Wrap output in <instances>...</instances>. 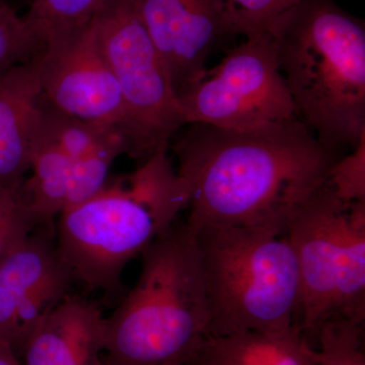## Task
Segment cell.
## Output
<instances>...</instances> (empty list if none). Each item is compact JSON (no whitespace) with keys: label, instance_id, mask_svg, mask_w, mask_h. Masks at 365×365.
<instances>
[{"label":"cell","instance_id":"cell-23","mask_svg":"<svg viewBox=\"0 0 365 365\" xmlns=\"http://www.w3.org/2000/svg\"><path fill=\"white\" fill-rule=\"evenodd\" d=\"M0 365H24L13 347L0 339Z\"/></svg>","mask_w":365,"mask_h":365},{"label":"cell","instance_id":"cell-16","mask_svg":"<svg viewBox=\"0 0 365 365\" xmlns=\"http://www.w3.org/2000/svg\"><path fill=\"white\" fill-rule=\"evenodd\" d=\"M108 0H33L23 16L29 35L40 53L50 41L93 21Z\"/></svg>","mask_w":365,"mask_h":365},{"label":"cell","instance_id":"cell-20","mask_svg":"<svg viewBox=\"0 0 365 365\" xmlns=\"http://www.w3.org/2000/svg\"><path fill=\"white\" fill-rule=\"evenodd\" d=\"M350 155L331 168L328 184L345 202L365 200V134Z\"/></svg>","mask_w":365,"mask_h":365},{"label":"cell","instance_id":"cell-5","mask_svg":"<svg viewBox=\"0 0 365 365\" xmlns=\"http://www.w3.org/2000/svg\"><path fill=\"white\" fill-rule=\"evenodd\" d=\"M192 232L207 297L209 336L279 332L294 325L299 273L287 232L235 227Z\"/></svg>","mask_w":365,"mask_h":365},{"label":"cell","instance_id":"cell-17","mask_svg":"<svg viewBox=\"0 0 365 365\" xmlns=\"http://www.w3.org/2000/svg\"><path fill=\"white\" fill-rule=\"evenodd\" d=\"M311 357L314 365H365L364 325L333 318L322 324Z\"/></svg>","mask_w":365,"mask_h":365},{"label":"cell","instance_id":"cell-8","mask_svg":"<svg viewBox=\"0 0 365 365\" xmlns=\"http://www.w3.org/2000/svg\"><path fill=\"white\" fill-rule=\"evenodd\" d=\"M246 39L178 96L185 125L244 131L299 119L272 36Z\"/></svg>","mask_w":365,"mask_h":365},{"label":"cell","instance_id":"cell-19","mask_svg":"<svg viewBox=\"0 0 365 365\" xmlns=\"http://www.w3.org/2000/svg\"><path fill=\"white\" fill-rule=\"evenodd\" d=\"M38 53L23 16L0 0V76L14 66L31 61Z\"/></svg>","mask_w":365,"mask_h":365},{"label":"cell","instance_id":"cell-1","mask_svg":"<svg viewBox=\"0 0 365 365\" xmlns=\"http://www.w3.org/2000/svg\"><path fill=\"white\" fill-rule=\"evenodd\" d=\"M192 230L205 227L287 230L289 218L326 184L337 150L299 119L251 130L190 124L174 145Z\"/></svg>","mask_w":365,"mask_h":365},{"label":"cell","instance_id":"cell-9","mask_svg":"<svg viewBox=\"0 0 365 365\" xmlns=\"http://www.w3.org/2000/svg\"><path fill=\"white\" fill-rule=\"evenodd\" d=\"M43 95L61 111L123 134L132 155L134 131L116 78L98 44L95 19L55 38L34 58Z\"/></svg>","mask_w":365,"mask_h":365},{"label":"cell","instance_id":"cell-6","mask_svg":"<svg viewBox=\"0 0 365 365\" xmlns=\"http://www.w3.org/2000/svg\"><path fill=\"white\" fill-rule=\"evenodd\" d=\"M285 232L299 273L294 326L309 344L328 319L364 325L365 200H341L327 180L294 211Z\"/></svg>","mask_w":365,"mask_h":365},{"label":"cell","instance_id":"cell-4","mask_svg":"<svg viewBox=\"0 0 365 365\" xmlns=\"http://www.w3.org/2000/svg\"><path fill=\"white\" fill-rule=\"evenodd\" d=\"M135 285L105 318L106 365H184L209 336L195 235L177 220L141 254Z\"/></svg>","mask_w":365,"mask_h":365},{"label":"cell","instance_id":"cell-22","mask_svg":"<svg viewBox=\"0 0 365 365\" xmlns=\"http://www.w3.org/2000/svg\"><path fill=\"white\" fill-rule=\"evenodd\" d=\"M21 187L11 188V187L0 186V218L14 212L25 204Z\"/></svg>","mask_w":365,"mask_h":365},{"label":"cell","instance_id":"cell-7","mask_svg":"<svg viewBox=\"0 0 365 365\" xmlns=\"http://www.w3.org/2000/svg\"><path fill=\"white\" fill-rule=\"evenodd\" d=\"M98 44L123 96L134 131L131 158L141 163L167 153L185 126L162 58L137 0H108L95 18Z\"/></svg>","mask_w":365,"mask_h":365},{"label":"cell","instance_id":"cell-11","mask_svg":"<svg viewBox=\"0 0 365 365\" xmlns=\"http://www.w3.org/2000/svg\"><path fill=\"white\" fill-rule=\"evenodd\" d=\"M138 11L172 81L176 96L205 71L225 37L212 0H137Z\"/></svg>","mask_w":365,"mask_h":365},{"label":"cell","instance_id":"cell-18","mask_svg":"<svg viewBox=\"0 0 365 365\" xmlns=\"http://www.w3.org/2000/svg\"><path fill=\"white\" fill-rule=\"evenodd\" d=\"M300 0H213L225 36L250 38L268 33L283 14Z\"/></svg>","mask_w":365,"mask_h":365},{"label":"cell","instance_id":"cell-10","mask_svg":"<svg viewBox=\"0 0 365 365\" xmlns=\"http://www.w3.org/2000/svg\"><path fill=\"white\" fill-rule=\"evenodd\" d=\"M73 280L57 253L55 227H38L0 264V339L20 357Z\"/></svg>","mask_w":365,"mask_h":365},{"label":"cell","instance_id":"cell-13","mask_svg":"<svg viewBox=\"0 0 365 365\" xmlns=\"http://www.w3.org/2000/svg\"><path fill=\"white\" fill-rule=\"evenodd\" d=\"M42 95L35 59L0 76V186H23L31 170Z\"/></svg>","mask_w":365,"mask_h":365},{"label":"cell","instance_id":"cell-3","mask_svg":"<svg viewBox=\"0 0 365 365\" xmlns=\"http://www.w3.org/2000/svg\"><path fill=\"white\" fill-rule=\"evenodd\" d=\"M297 117L324 145L365 134V26L334 0H300L271 26Z\"/></svg>","mask_w":365,"mask_h":365},{"label":"cell","instance_id":"cell-14","mask_svg":"<svg viewBox=\"0 0 365 365\" xmlns=\"http://www.w3.org/2000/svg\"><path fill=\"white\" fill-rule=\"evenodd\" d=\"M311 348L294 325L279 332L208 336L203 343L211 365H314Z\"/></svg>","mask_w":365,"mask_h":365},{"label":"cell","instance_id":"cell-15","mask_svg":"<svg viewBox=\"0 0 365 365\" xmlns=\"http://www.w3.org/2000/svg\"><path fill=\"white\" fill-rule=\"evenodd\" d=\"M35 138L51 144L69 160H78L114 144L128 143L123 134L61 111L42 95L38 112Z\"/></svg>","mask_w":365,"mask_h":365},{"label":"cell","instance_id":"cell-12","mask_svg":"<svg viewBox=\"0 0 365 365\" xmlns=\"http://www.w3.org/2000/svg\"><path fill=\"white\" fill-rule=\"evenodd\" d=\"M105 318L97 302L67 294L26 343L24 365H106Z\"/></svg>","mask_w":365,"mask_h":365},{"label":"cell","instance_id":"cell-2","mask_svg":"<svg viewBox=\"0 0 365 365\" xmlns=\"http://www.w3.org/2000/svg\"><path fill=\"white\" fill-rule=\"evenodd\" d=\"M189 195L167 153H158L125 176L108 180L91 198L60 213L57 253L90 292L108 302L122 294V273L188 208Z\"/></svg>","mask_w":365,"mask_h":365},{"label":"cell","instance_id":"cell-21","mask_svg":"<svg viewBox=\"0 0 365 365\" xmlns=\"http://www.w3.org/2000/svg\"><path fill=\"white\" fill-rule=\"evenodd\" d=\"M36 227L26 202L0 218V264L28 239Z\"/></svg>","mask_w":365,"mask_h":365},{"label":"cell","instance_id":"cell-24","mask_svg":"<svg viewBox=\"0 0 365 365\" xmlns=\"http://www.w3.org/2000/svg\"><path fill=\"white\" fill-rule=\"evenodd\" d=\"M184 365H211L207 357H206L205 353L203 351V345L201 346L195 356Z\"/></svg>","mask_w":365,"mask_h":365}]
</instances>
